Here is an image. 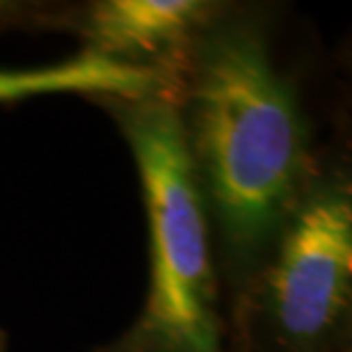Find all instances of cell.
<instances>
[{
	"mask_svg": "<svg viewBox=\"0 0 352 352\" xmlns=\"http://www.w3.org/2000/svg\"><path fill=\"white\" fill-rule=\"evenodd\" d=\"M186 144L229 261L256 265L305 195L302 117L261 34L229 23L197 44Z\"/></svg>",
	"mask_w": 352,
	"mask_h": 352,
	"instance_id": "6da1fadb",
	"label": "cell"
},
{
	"mask_svg": "<svg viewBox=\"0 0 352 352\" xmlns=\"http://www.w3.org/2000/svg\"><path fill=\"white\" fill-rule=\"evenodd\" d=\"M149 217V293L108 352H224L204 204L179 108L165 96L119 112Z\"/></svg>",
	"mask_w": 352,
	"mask_h": 352,
	"instance_id": "7a4b0ae2",
	"label": "cell"
},
{
	"mask_svg": "<svg viewBox=\"0 0 352 352\" xmlns=\"http://www.w3.org/2000/svg\"><path fill=\"white\" fill-rule=\"evenodd\" d=\"M352 195L343 179L305 190L274 241L265 302L279 336L298 348L325 341L350 307Z\"/></svg>",
	"mask_w": 352,
	"mask_h": 352,
	"instance_id": "3957f363",
	"label": "cell"
},
{
	"mask_svg": "<svg viewBox=\"0 0 352 352\" xmlns=\"http://www.w3.org/2000/svg\"><path fill=\"white\" fill-rule=\"evenodd\" d=\"M199 0H105L89 10L87 51L138 65V58L179 55L208 23Z\"/></svg>",
	"mask_w": 352,
	"mask_h": 352,
	"instance_id": "277c9868",
	"label": "cell"
},
{
	"mask_svg": "<svg viewBox=\"0 0 352 352\" xmlns=\"http://www.w3.org/2000/svg\"><path fill=\"white\" fill-rule=\"evenodd\" d=\"M165 87V78L158 69L146 65H129L98 53L82 51L76 58L60 65L41 69L10 72L0 69V103L37 94H105L124 101L156 96Z\"/></svg>",
	"mask_w": 352,
	"mask_h": 352,
	"instance_id": "5b68a950",
	"label": "cell"
},
{
	"mask_svg": "<svg viewBox=\"0 0 352 352\" xmlns=\"http://www.w3.org/2000/svg\"><path fill=\"white\" fill-rule=\"evenodd\" d=\"M0 352H3V346H0Z\"/></svg>",
	"mask_w": 352,
	"mask_h": 352,
	"instance_id": "8992f818",
	"label": "cell"
}]
</instances>
